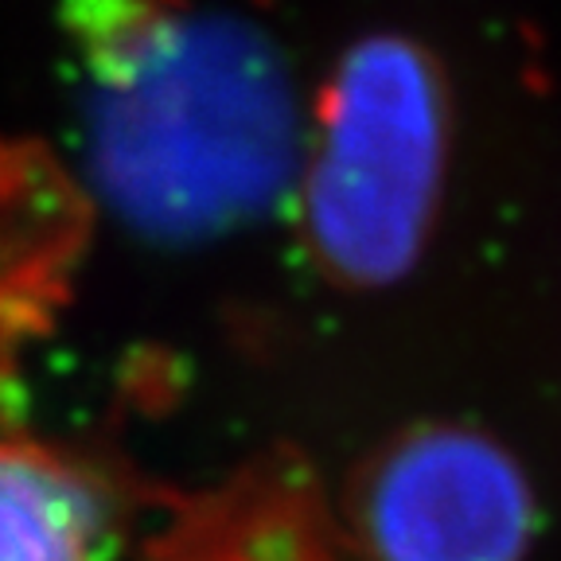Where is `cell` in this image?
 Masks as SVG:
<instances>
[{
  "mask_svg": "<svg viewBox=\"0 0 561 561\" xmlns=\"http://www.w3.org/2000/svg\"><path fill=\"white\" fill-rule=\"evenodd\" d=\"M75 210L59 175L32 152L0 145V238H70ZM0 343L12 335L0 328Z\"/></svg>",
  "mask_w": 561,
  "mask_h": 561,
  "instance_id": "8992f818",
  "label": "cell"
},
{
  "mask_svg": "<svg viewBox=\"0 0 561 561\" xmlns=\"http://www.w3.org/2000/svg\"><path fill=\"white\" fill-rule=\"evenodd\" d=\"M102 199L160 242L219 238L289 192L300 114L254 24L187 0H67Z\"/></svg>",
  "mask_w": 561,
  "mask_h": 561,
  "instance_id": "6da1fadb",
  "label": "cell"
},
{
  "mask_svg": "<svg viewBox=\"0 0 561 561\" xmlns=\"http://www.w3.org/2000/svg\"><path fill=\"white\" fill-rule=\"evenodd\" d=\"M448 157V94L433 55L367 35L335 62L300 180L305 238L340 285L378 289L425 250Z\"/></svg>",
  "mask_w": 561,
  "mask_h": 561,
  "instance_id": "7a4b0ae2",
  "label": "cell"
},
{
  "mask_svg": "<svg viewBox=\"0 0 561 561\" xmlns=\"http://www.w3.org/2000/svg\"><path fill=\"white\" fill-rule=\"evenodd\" d=\"M535 526V491L515 456L448 421L378 445L340 507L355 561H526Z\"/></svg>",
  "mask_w": 561,
  "mask_h": 561,
  "instance_id": "3957f363",
  "label": "cell"
},
{
  "mask_svg": "<svg viewBox=\"0 0 561 561\" xmlns=\"http://www.w3.org/2000/svg\"><path fill=\"white\" fill-rule=\"evenodd\" d=\"M152 561H355L340 515L289 456L242 468L180 500L149 546Z\"/></svg>",
  "mask_w": 561,
  "mask_h": 561,
  "instance_id": "277c9868",
  "label": "cell"
},
{
  "mask_svg": "<svg viewBox=\"0 0 561 561\" xmlns=\"http://www.w3.org/2000/svg\"><path fill=\"white\" fill-rule=\"evenodd\" d=\"M110 538V495L87 468L0 440V561H105Z\"/></svg>",
  "mask_w": 561,
  "mask_h": 561,
  "instance_id": "5b68a950",
  "label": "cell"
}]
</instances>
